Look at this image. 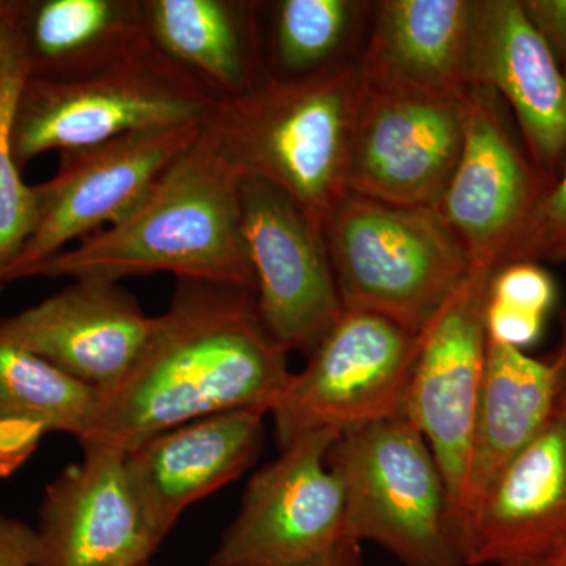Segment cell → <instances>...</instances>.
Wrapping results in <instances>:
<instances>
[{
    "instance_id": "6da1fadb",
    "label": "cell",
    "mask_w": 566,
    "mask_h": 566,
    "mask_svg": "<svg viewBox=\"0 0 566 566\" xmlns=\"http://www.w3.org/2000/svg\"><path fill=\"white\" fill-rule=\"evenodd\" d=\"M256 312L255 294L177 279L172 301L132 370L98 392L80 444L128 452L202 417L260 408L270 415L293 374Z\"/></svg>"
},
{
    "instance_id": "7a4b0ae2",
    "label": "cell",
    "mask_w": 566,
    "mask_h": 566,
    "mask_svg": "<svg viewBox=\"0 0 566 566\" xmlns=\"http://www.w3.org/2000/svg\"><path fill=\"white\" fill-rule=\"evenodd\" d=\"M241 175L207 125L188 150L106 229L36 264L22 279H123L167 273L255 294L241 237Z\"/></svg>"
},
{
    "instance_id": "3957f363",
    "label": "cell",
    "mask_w": 566,
    "mask_h": 566,
    "mask_svg": "<svg viewBox=\"0 0 566 566\" xmlns=\"http://www.w3.org/2000/svg\"><path fill=\"white\" fill-rule=\"evenodd\" d=\"M363 95L357 59L304 76H266L243 95L219 99L205 125L241 178L277 186L324 232L348 193Z\"/></svg>"
},
{
    "instance_id": "277c9868",
    "label": "cell",
    "mask_w": 566,
    "mask_h": 566,
    "mask_svg": "<svg viewBox=\"0 0 566 566\" xmlns=\"http://www.w3.org/2000/svg\"><path fill=\"white\" fill-rule=\"evenodd\" d=\"M323 237L342 307L386 316L416 334L472 266L464 244L436 208L348 192Z\"/></svg>"
},
{
    "instance_id": "5b68a950",
    "label": "cell",
    "mask_w": 566,
    "mask_h": 566,
    "mask_svg": "<svg viewBox=\"0 0 566 566\" xmlns=\"http://www.w3.org/2000/svg\"><path fill=\"white\" fill-rule=\"evenodd\" d=\"M345 486L346 542L408 566H465L438 461L405 416L342 433L327 457Z\"/></svg>"
},
{
    "instance_id": "8992f818",
    "label": "cell",
    "mask_w": 566,
    "mask_h": 566,
    "mask_svg": "<svg viewBox=\"0 0 566 566\" xmlns=\"http://www.w3.org/2000/svg\"><path fill=\"white\" fill-rule=\"evenodd\" d=\"M218 103L210 88L158 48L77 80L25 77L11 117V153L22 170L43 153L203 122Z\"/></svg>"
},
{
    "instance_id": "52a82bcc",
    "label": "cell",
    "mask_w": 566,
    "mask_h": 566,
    "mask_svg": "<svg viewBox=\"0 0 566 566\" xmlns=\"http://www.w3.org/2000/svg\"><path fill=\"white\" fill-rule=\"evenodd\" d=\"M419 346L420 334L401 324L344 308L271 408L279 449L311 431L405 416Z\"/></svg>"
},
{
    "instance_id": "ba28073f",
    "label": "cell",
    "mask_w": 566,
    "mask_h": 566,
    "mask_svg": "<svg viewBox=\"0 0 566 566\" xmlns=\"http://www.w3.org/2000/svg\"><path fill=\"white\" fill-rule=\"evenodd\" d=\"M340 434H301L252 476L210 566H289L345 542L344 480L327 461Z\"/></svg>"
},
{
    "instance_id": "9c48e42d",
    "label": "cell",
    "mask_w": 566,
    "mask_h": 566,
    "mask_svg": "<svg viewBox=\"0 0 566 566\" xmlns=\"http://www.w3.org/2000/svg\"><path fill=\"white\" fill-rule=\"evenodd\" d=\"M203 122L145 129L95 147L61 153L57 172L36 186L40 221L2 283L22 274L66 245L120 221L170 164L191 147Z\"/></svg>"
},
{
    "instance_id": "30bf717a",
    "label": "cell",
    "mask_w": 566,
    "mask_h": 566,
    "mask_svg": "<svg viewBox=\"0 0 566 566\" xmlns=\"http://www.w3.org/2000/svg\"><path fill=\"white\" fill-rule=\"evenodd\" d=\"M240 214L263 326L286 353L311 354L344 312L323 232L260 178L241 180Z\"/></svg>"
},
{
    "instance_id": "8fae6325",
    "label": "cell",
    "mask_w": 566,
    "mask_h": 566,
    "mask_svg": "<svg viewBox=\"0 0 566 566\" xmlns=\"http://www.w3.org/2000/svg\"><path fill=\"white\" fill-rule=\"evenodd\" d=\"M494 273V268L472 264L468 277L420 333L405 406L406 419L424 436L444 476L458 538L472 422L490 344L486 305Z\"/></svg>"
},
{
    "instance_id": "7c38bea8",
    "label": "cell",
    "mask_w": 566,
    "mask_h": 566,
    "mask_svg": "<svg viewBox=\"0 0 566 566\" xmlns=\"http://www.w3.org/2000/svg\"><path fill=\"white\" fill-rule=\"evenodd\" d=\"M465 95H430L364 82L348 192L403 207L438 208L463 147Z\"/></svg>"
},
{
    "instance_id": "4fadbf2b",
    "label": "cell",
    "mask_w": 566,
    "mask_h": 566,
    "mask_svg": "<svg viewBox=\"0 0 566 566\" xmlns=\"http://www.w3.org/2000/svg\"><path fill=\"white\" fill-rule=\"evenodd\" d=\"M509 107L485 85L465 95L463 147L438 210L472 264L499 270L551 182L532 161Z\"/></svg>"
},
{
    "instance_id": "5bb4252c",
    "label": "cell",
    "mask_w": 566,
    "mask_h": 566,
    "mask_svg": "<svg viewBox=\"0 0 566 566\" xmlns=\"http://www.w3.org/2000/svg\"><path fill=\"white\" fill-rule=\"evenodd\" d=\"M81 447L82 460L44 490L35 566L148 564L164 539L133 485L126 453L109 446Z\"/></svg>"
},
{
    "instance_id": "9a60e30c",
    "label": "cell",
    "mask_w": 566,
    "mask_h": 566,
    "mask_svg": "<svg viewBox=\"0 0 566 566\" xmlns=\"http://www.w3.org/2000/svg\"><path fill=\"white\" fill-rule=\"evenodd\" d=\"M118 283L77 279L61 292L0 318V337L106 392L132 370L155 329Z\"/></svg>"
},
{
    "instance_id": "2e32d148",
    "label": "cell",
    "mask_w": 566,
    "mask_h": 566,
    "mask_svg": "<svg viewBox=\"0 0 566 566\" xmlns=\"http://www.w3.org/2000/svg\"><path fill=\"white\" fill-rule=\"evenodd\" d=\"M472 82L501 96L532 161L556 180L566 161V74L523 0H475Z\"/></svg>"
},
{
    "instance_id": "e0dca14e",
    "label": "cell",
    "mask_w": 566,
    "mask_h": 566,
    "mask_svg": "<svg viewBox=\"0 0 566 566\" xmlns=\"http://www.w3.org/2000/svg\"><path fill=\"white\" fill-rule=\"evenodd\" d=\"M465 566H501L566 551V406L494 480L461 532Z\"/></svg>"
},
{
    "instance_id": "ac0fdd59",
    "label": "cell",
    "mask_w": 566,
    "mask_h": 566,
    "mask_svg": "<svg viewBox=\"0 0 566 566\" xmlns=\"http://www.w3.org/2000/svg\"><path fill=\"white\" fill-rule=\"evenodd\" d=\"M260 408L233 409L145 439L126 468L151 526L166 538L188 506L244 474L263 444Z\"/></svg>"
},
{
    "instance_id": "d6986e66",
    "label": "cell",
    "mask_w": 566,
    "mask_h": 566,
    "mask_svg": "<svg viewBox=\"0 0 566 566\" xmlns=\"http://www.w3.org/2000/svg\"><path fill=\"white\" fill-rule=\"evenodd\" d=\"M475 0L371 2L359 54L364 82L464 96L472 82Z\"/></svg>"
},
{
    "instance_id": "ffe728a7",
    "label": "cell",
    "mask_w": 566,
    "mask_h": 566,
    "mask_svg": "<svg viewBox=\"0 0 566 566\" xmlns=\"http://www.w3.org/2000/svg\"><path fill=\"white\" fill-rule=\"evenodd\" d=\"M556 364L490 340L469 444L461 532L499 474L543 430L556 409ZM463 553V551H461Z\"/></svg>"
},
{
    "instance_id": "44dd1931",
    "label": "cell",
    "mask_w": 566,
    "mask_h": 566,
    "mask_svg": "<svg viewBox=\"0 0 566 566\" xmlns=\"http://www.w3.org/2000/svg\"><path fill=\"white\" fill-rule=\"evenodd\" d=\"M25 77L66 81L153 50L144 0H24Z\"/></svg>"
},
{
    "instance_id": "7402d4cb",
    "label": "cell",
    "mask_w": 566,
    "mask_h": 566,
    "mask_svg": "<svg viewBox=\"0 0 566 566\" xmlns=\"http://www.w3.org/2000/svg\"><path fill=\"white\" fill-rule=\"evenodd\" d=\"M255 6L233 0H144L155 46L218 99L243 95L266 77Z\"/></svg>"
},
{
    "instance_id": "603a6c76",
    "label": "cell",
    "mask_w": 566,
    "mask_h": 566,
    "mask_svg": "<svg viewBox=\"0 0 566 566\" xmlns=\"http://www.w3.org/2000/svg\"><path fill=\"white\" fill-rule=\"evenodd\" d=\"M371 2L357 0H282L273 7L270 76H304L357 61L349 57L365 41Z\"/></svg>"
},
{
    "instance_id": "cb8c5ba5",
    "label": "cell",
    "mask_w": 566,
    "mask_h": 566,
    "mask_svg": "<svg viewBox=\"0 0 566 566\" xmlns=\"http://www.w3.org/2000/svg\"><path fill=\"white\" fill-rule=\"evenodd\" d=\"M98 390L0 337V419H31L80 439Z\"/></svg>"
},
{
    "instance_id": "d4e9b609",
    "label": "cell",
    "mask_w": 566,
    "mask_h": 566,
    "mask_svg": "<svg viewBox=\"0 0 566 566\" xmlns=\"http://www.w3.org/2000/svg\"><path fill=\"white\" fill-rule=\"evenodd\" d=\"M24 80L25 70L14 74L0 102V285L40 221L36 186L22 180L10 145L11 117Z\"/></svg>"
},
{
    "instance_id": "484cf974",
    "label": "cell",
    "mask_w": 566,
    "mask_h": 566,
    "mask_svg": "<svg viewBox=\"0 0 566 566\" xmlns=\"http://www.w3.org/2000/svg\"><path fill=\"white\" fill-rule=\"evenodd\" d=\"M517 262H566V161L506 249L499 268Z\"/></svg>"
},
{
    "instance_id": "4316f807",
    "label": "cell",
    "mask_w": 566,
    "mask_h": 566,
    "mask_svg": "<svg viewBox=\"0 0 566 566\" xmlns=\"http://www.w3.org/2000/svg\"><path fill=\"white\" fill-rule=\"evenodd\" d=\"M490 300L516 311L547 316L557 301V285L539 264L509 263L495 270Z\"/></svg>"
},
{
    "instance_id": "83f0119b",
    "label": "cell",
    "mask_w": 566,
    "mask_h": 566,
    "mask_svg": "<svg viewBox=\"0 0 566 566\" xmlns=\"http://www.w3.org/2000/svg\"><path fill=\"white\" fill-rule=\"evenodd\" d=\"M546 316L516 311L504 304L494 303L488 296V338L497 344L523 349L534 345L545 327Z\"/></svg>"
},
{
    "instance_id": "f1b7e54d",
    "label": "cell",
    "mask_w": 566,
    "mask_h": 566,
    "mask_svg": "<svg viewBox=\"0 0 566 566\" xmlns=\"http://www.w3.org/2000/svg\"><path fill=\"white\" fill-rule=\"evenodd\" d=\"M51 433L46 424L31 419H0V479L13 475Z\"/></svg>"
},
{
    "instance_id": "f546056e",
    "label": "cell",
    "mask_w": 566,
    "mask_h": 566,
    "mask_svg": "<svg viewBox=\"0 0 566 566\" xmlns=\"http://www.w3.org/2000/svg\"><path fill=\"white\" fill-rule=\"evenodd\" d=\"M22 13L24 0H0V102L11 77L25 70Z\"/></svg>"
},
{
    "instance_id": "4dcf8cb0",
    "label": "cell",
    "mask_w": 566,
    "mask_h": 566,
    "mask_svg": "<svg viewBox=\"0 0 566 566\" xmlns=\"http://www.w3.org/2000/svg\"><path fill=\"white\" fill-rule=\"evenodd\" d=\"M523 7L566 74V0H523Z\"/></svg>"
},
{
    "instance_id": "1f68e13d",
    "label": "cell",
    "mask_w": 566,
    "mask_h": 566,
    "mask_svg": "<svg viewBox=\"0 0 566 566\" xmlns=\"http://www.w3.org/2000/svg\"><path fill=\"white\" fill-rule=\"evenodd\" d=\"M35 527L0 512V566H35Z\"/></svg>"
},
{
    "instance_id": "d6a6232c",
    "label": "cell",
    "mask_w": 566,
    "mask_h": 566,
    "mask_svg": "<svg viewBox=\"0 0 566 566\" xmlns=\"http://www.w3.org/2000/svg\"><path fill=\"white\" fill-rule=\"evenodd\" d=\"M289 566H360L359 545L345 539L318 556Z\"/></svg>"
},
{
    "instance_id": "836d02e7",
    "label": "cell",
    "mask_w": 566,
    "mask_h": 566,
    "mask_svg": "<svg viewBox=\"0 0 566 566\" xmlns=\"http://www.w3.org/2000/svg\"><path fill=\"white\" fill-rule=\"evenodd\" d=\"M554 364L557 367L558 375V394L557 403L566 406V333L564 331V338H562L560 352H558Z\"/></svg>"
},
{
    "instance_id": "e575fe53",
    "label": "cell",
    "mask_w": 566,
    "mask_h": 566,
    "mask_svg": "<svg viewBox=\"0 0 566 566\" xmlns=\"http://www.w3.org/2000/svg\"><path fill=\"white\" fill-rule=\"evenodd\" d=\"M501 566H566V551L556 556L528 558V560L513 562Z\"/></svg>"
},
{
    "instance_id": "d590c367",
    "label": "cell",
    "mask_w": 566,
    "mask_h": 566,
    "mask_svg": "<svg viewBox=\"0 0 566 566\" xmlns=\"http://www.w3.org/2000/svg\"><path fill=\"white\" fill-rule=\"evenodd\" d=\"M564 331L566 333V314L564 315Z\"/></svg>"
},
{
    "instance_id": "8d00e7d4",
    "label": "cell",
    "mask_w": 566,
    "mask_h": 566,
    "mask_svg": "<svg viewBox=\"0 0 566 566\" xmlns=\"http://www.w3.org/2000/svg\"><path fill=\"white\" fill-rule=\"evenodd\" d=\"M137 566H151L150 562H148V564H142V565H137Z\"/></svg>"
}]
</instances>
